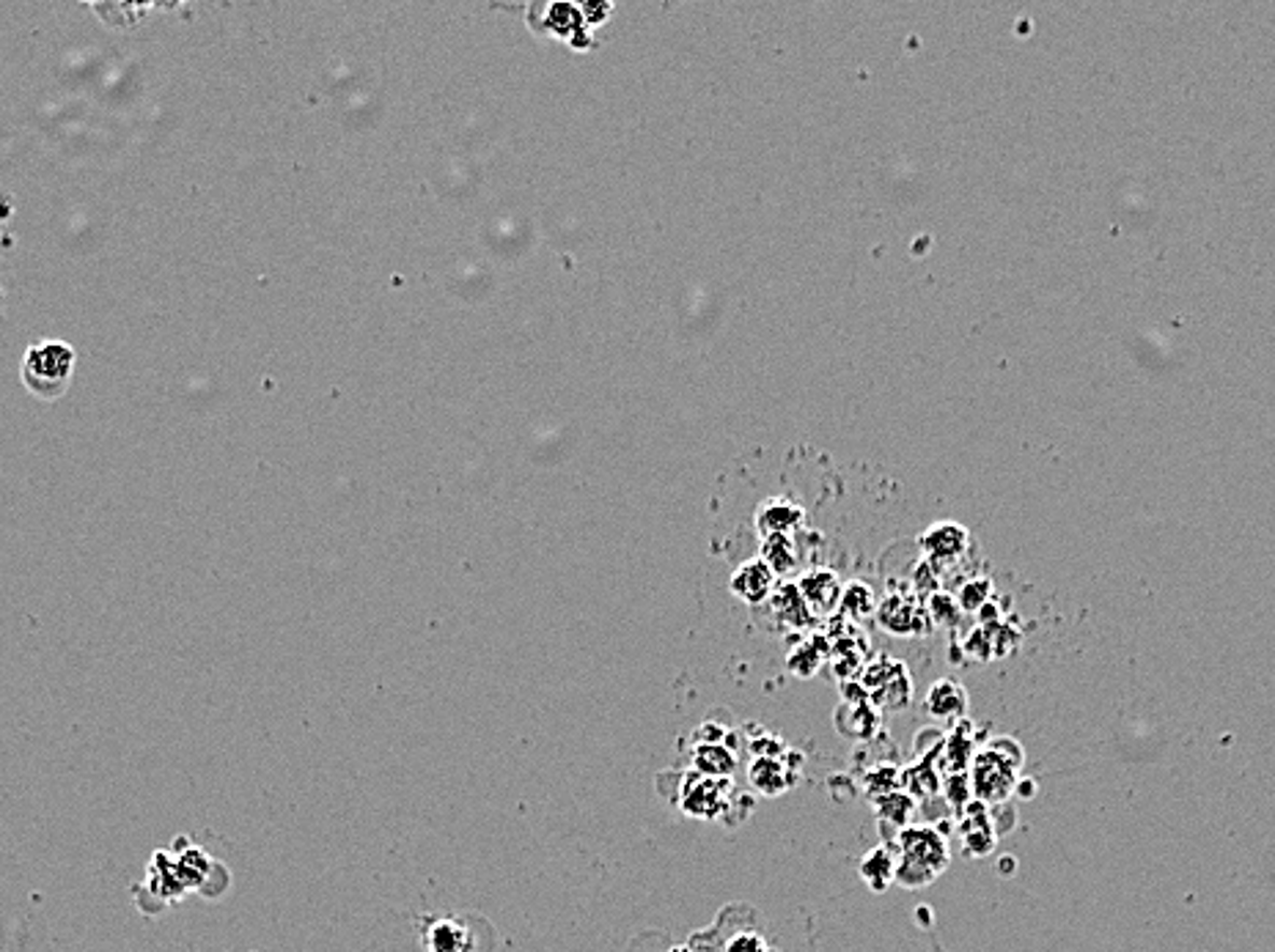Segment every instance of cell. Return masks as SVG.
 I'll return each mask as SVG.
<instances>
[{
  "instance_id": "1",
  "label": "cell",
  "mask_w": 1275,
  "mask_h": 952,
  "mask_svg": "<svg viewBox=\"0 0 1275 952\" xmlns=\"http://www.w3.org/2000/svg\"><path fill=\"white\" fill-rule=\"evenodd\" d=\"M896 881L908 890L933 884L949 867V846L933 826H908L896 837Z\"/></svg>"
},
{
  "instance_id": "2",
  "label": "cell",
  "mask_w": 1275,
  "mask_h": 952,
  "mask_svg": "<svg viewBox=\"0 0 1275 952\" xmlns=\"http://www.w3.org/2000/svg\"><path fill=\"white\" fill-rule=\"evenodd\" d=\"M23 385L42 401H56L72 385L74 349L64 341H39L23 357Z\"/></svg>"
},
{
  "instance_id": "3",
  "label": "cell",
  "mask_w": 1275,
  "mask_h": 952,
  "mask_svg": "<svg viewBox=\"0 0 1275 952\" xmlns=\"http://www.w3.org/2000/svg\"><path fill=\"white\" fill-rule=\"evenodd\" d=\"M1020 764H1023V752H1020L1018 741L998 739L987 750L979 752V757L973 761V775H970L976 799L990 801V805L1004 801L1012 794Z\"/></svg>"
},
{
  "instance_id": "4",
  "label": "cell",
  "mask_w": 1275,
  "mask_h": 952,
  "mask_svg": "<svg viewBox=\"0 0 1275 952\" xmlns=\"http://www.w3.org/2000/svg\"><path fill=\"white\" fill-rule=\"evenodd\" d=\"M864 692L869 695L871 702L877 706H891V709H905L913 695V684H910L908 667L894 662L891 656H880V662L866 667L864 672Z\"/></svg>"
},
{
  "instance_id": "5",
  "label": "cell",
  "mask_w": 1275,
  "mask_h": 952,
  "mask_svg": "<svg viewBox=\"0 0 1275 952\" xmlns=\"http://www.w3.org/2000/svg\"><path fill=\"white\" fill-rule=\"evenodd\" d=\"M679 805L690 819L715 821L729 810V785H726V780H712V777L699 775L693 782L685 785Z\"/></svg>"
},
{
  "instance_id": "6",
  "label": "cell",
  "mask_w": 1275,
  "mask_h": 952,
  "mask_svg": "<svg viewBox=\"0 0 1275 952\" xmlns=\"http://www.w3.org/2000/svg\"><path fill=\"white\" fill-rule=\"evenodd\" d=\"M797 591L805 598V605H809L814 615H833V612H839L844 587H841L839 574L830 571V568H811L797 580Z\"/></svg>"
},
{
  "instance_id": "7",
  "label": "cell",
  "mask_w": 1275,
  "mask_h": 952,
  "mask_svg": "<svg viewBox=\"0 0 1275 952\" xmlns=\"http://www.w3.org/2000/svg\"><path fill=\"white\" fill-rule=\"evenodd\" d=\"M729 587L740 601H745V605L751 607H759L765 605V601H770V596H773L775 571L767 566L761 557H754V560L742 563L734 574H731Z\"/></svg>"
},
{
  "instance_id": "8",
  "label": "cell",
  "mask_w": 1275,
  "mask_h": 952,
  "mask_svg": "<svg viewBox=\"0 0 1275 952\" xmlns=\"http://www.w3.org/2000/svg\"><path fill=\"white\" fill-rule=\"evenodd\" d=\"M924 615L926 612L915 601L901 596H888L883 605H877V621H880L885 631L896 637L921 635L924 631Z\"/></svg>"
},
{
  "instance_id": "9",
  "label": "cell",
  "mask_w": 1275,
  "mask_h": 952,
  "mask_svg": "<svg viewBox=\"0 0 1275 952\" xmlns=\"http://www.w3.org/2000/svg\"><path fill=\"white\" fill-rule=\"evenodd\" d=\"M803 522H805L803 508L795 506V502H789V500H781V497L767 500L765 506L756 511V530H759L761 538L789 536L791 530L803 527Z\"/></svg>"
},
{
  "instance_id": "10",
  "label": "cell",
  "mask_w": 1275,
  "mask_h": 952,
  "mask_svg": "<svg viewBox=\"0 0 1275 952\" xmlns=\"http://www.w3.org/2000/svg\"><path fill=\"white\" fill-rule=\"evenodd\" d=\"M173 859H177V870H179V879H182L184 890H204V884H207L209 873L215 870V865H212V859H209L207 851L201 849V846H196V842H191L187 837H182L179 842H173Z\"/></svg>"
},
{
  "instance_id": "11",
  "label": "cell",
  "mask_w": 1275,
  "mask_h": 952,
  "mask_svg": "<svg viewBox=\"0 0 1275 952\" xmlns=\"http://www.w3.org/2000/svg\"><path fill=\"white\" fill-rule=\"evenodd\" d=\"M146 879L149 890H152V895L157 897V900L171 904V900H179L182 895H187L182 879H179L177 859H173L171 851H154L146 867Z\"/></svg>"
},
{
  "instance_id": "12",
  "label": "cell",
  "mask_w": 1275,
  "mask_h": 952,
  "mask_svg": "<svg viewBox=\"0 0 1275 952\" xmlns=\"http://www.w3.org/2000/svg\"><path fill=\"white\" fill-rule=\"evenodd\" d=\"M770 607H773L775 612V621L789 626L791 631L811 629L816 621V615L809 610V605H805V598L800 596L797 585L775 587L773 596H770Z\"/></svg>"
},
{
  "instance_id": "13",
  "label": "cell",
  "mask_w": 1275,
  "mask_h": 952,
  "mask_svg": "<svg viewBox=\"0 0 1275 952\" xmlns=\"http://www.w3.org/2000/svg\"><path fill=\"white\" fill-rule=\"evenodd\" d=\"M858 873L871 892H885L896 881V854L888 846H877L860 856Z\"/></svg>"
},
{
  "instance_id": "14",
  "label": "cell",
  "mask_w": 1275,
  "mask_h": 952,
  "mask_svg": "<svg viewBox=\"0 0 1275 952\" xmlns=\"http://www.w3.org/2000/svg\"><path fill=\"white\" fill-rule=\"evenodd\" d=\"M423 941L430 952H473L471 930L457 920H435L423 930Z\"/></svg>"
},
{
  "instance_id": "15",
  "label": "cell",
  "mask_w": 1275,
  "mask_h": 952,
  "mask_svg": "<svg viewBox=\"0 0 1275 952\" xmlns=\"http://www.w3.org/2000/svg\"><path fill=\"white\" fill-rule=\"evenodd\" d=\"M690 764H693L696 775L712 777V780H726V777L734 775L737 755L729 747L715 744V741H704V744H699L693 750Z\"/></svg>"
},
{
  "instance_id": "16",
  "label": "cell",
  "mask_w": 1275,
  "mask_h": 952,
  "mask_svg": "<svg viewBox=\"0 0 1275 952\" xmlns=\"http://www.w3.org/2000/svg\"><path fill=\"white\" fill-rule=\"evenodd\" d=\"M926 709H929V714H933L935 720H956V716H963L965 709H968V695H965V690L956 684V681L943 678V681H938V684L929 690V695H926Z\"/></svg>"
},
{
  "instance_id": "17",
  "label": "cell",
  "mask_w": 1275,
  "mask_h": 952,
  "mask_svg": "<svg viewBox=\"0 0 1275 952\" xmlns=\"http://www.w3.org/2000/svg\"><path fill=\"white\" fill-rule=\"evenodd\" d=\"M540 12L545 14L534 23H545V33L561 39H572L580 31H589L583 23V14L577 3H540Z\"/></svg>"
},
{
  "instance_id": "18",
  "label": "cell",
  "mask_w": 1275,
  "mask_h": 952,
  "mask_svg": "<svg viewBox=\"0 0 1275 952\" xmlns=\"http://www.w3.org/2000/svg\"><path fill=\"white\" fill-rule=\"evenodd\" d=\"M965 543H968V532L959 525H935L921 538V546L935 560H954L956 555L965 552Z\"/></svg>"
},
{
  "instance_id": "19",
  "label": "cell",
  "mask_w": 1275,
  "mask_h": 952,
  "mask_svg": "<svg viewBox=\"0 0 1275 952\" xmlns=\"http://www.w3.org/2000/svg\"><path fill=\"white\" fill-rule=\"evenodd\" d=\"M751 782L765 796H779L789 791L791 785L789 775H786L779 757H756L754 766H751Z\"/></svg>"
},
{
  "instance_id": "20",
  "label": "cell",
  "mask_w": 1275,
  "mask_h": 952,
  "mask_svg": "<svg viewBox=\"0 0 1275 952\" xmlns=\"http://www.w3.org/2000/svg\"><path fill=\"white\" fill-rule=\"evenodd\" d=\"M830 656V645L828 640L822 635H814L809 637V640H803L800 645L795 648L789 654V670L797 672V676H814L816 670L822 667V662L828 659Z\"/></svg>"
},
{
  "instance_id": "21",
  "label": "cell",
  "mask_w": 1275,
  "mask_h": 952,
  "mask_svg": "<svg viewBox=\"0 0 1275 952\" xmlns=\"http://www.w3.org/2000/svg\"><path fill=\"white\" fill-rule=\"evenodd\" d=\"M839 615L850 617V621H864V617L877 615V598L874 591L864 582H850L841 593Z\"/></svg>"
},
{
  "instance_id": "22",
  "label": "cell",
  "mask_w": 1275,
  "mask_h": 952,
  "mask_svg": "<svg viewBox=\"0 0 1275 952\" xmlns=\"http://www.w3.org/2000/svg\"><path fill=\"white\" fill-rule=\"evenodd\" d=\"M761 560L773 568L775 577L789 574L797 568V552L789 536H770L761 538Z\"/></svg>"
},
{
  "instance_id": "23",
  "label": "cell",
  "mask_w": 1275,
  "mask_h": 952,
  "mask_svg": "<svg viewBox=\"0 0 1275 952\" xmlns=\"http://www.w3.org/2000/svg\"><path fill=\"white\" fill-rule=\"evenodd\" d=\"M726 952H773L767 939L756 930H740L726 941Z\"/></svg>"
},
{
  "instance_id": "24",
  "label": "cell",
  "mask_w": 1275,
  "mask_h": 952,
  "mask_svg": "<svg viewBox=\"0 0 1275 952\" xmlns=\"http://www.w3.org/2000/svg\"><path fill=\"white\" fill-rule=\"evenodd\" d=\"M580 6V14H583V23H586V28H600L602 23L607 19V14H611V3H577Z\"/></svg>"
},
{
  "instance_id": "25",
  "label": "cell",
  "mask_w": 1275,
  "mask_h": 952,
  "mask_svg": "<svg viewBox=\"0 0 1275 952\" xmlns=\"http://www.w3.org/2000/svg\"><path fill=\"white\" fill-rule=\"evenodd\" d=\"M671 952H693V950H690V947H674Z\"/></svg>"
}]
</instances>
